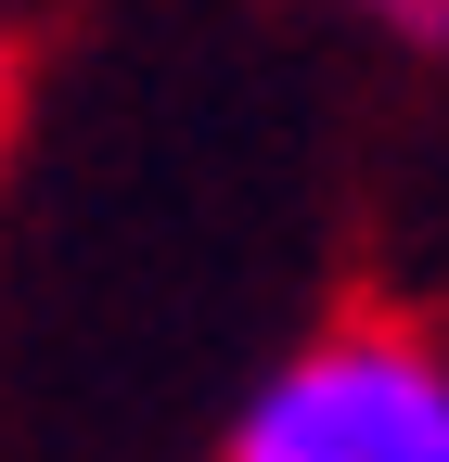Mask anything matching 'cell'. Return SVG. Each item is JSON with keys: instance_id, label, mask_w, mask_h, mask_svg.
I'll return each instance as SVG.
<instances>
[{"instance_id": "1", "label": "cell", "mask_w": 449, "mask_h": 462, "mask_svg": "<svg viewBox=\"0 0 449 462\" xmlns=\"http://www.w3.org/2000/svg\"><path fill=\"white\" fill-rule=\"evenodd\" d=\"M218 462H449V334L411 309H334L244 385Z\"/></svg>"}, {"instance_id": "2", "label": "cell", "mask_w": 449, "mask_h": 462, "mask_svg": "<svg viewBox=\"0 0 449 462\" xmlns=\"http://www.w3.org/2000/svg\"><path fill=\"white\" fill-rule=\"evenodd\" d=\"M334 14H360L372 39H399V51H436V65H449V0H334Z\"/></svg>"}, {"instance_id": "3", "label": "cell", "mask_w": 449, "mask_h": 462, "mask_svg": "<svg viewBox=\"0 0 449 462\" xmlns=\"http://www.w3.org/2000/svg\"><path fill=\"white\" fill-rule=\"evenodd\" d=\"M14 116H26V26H14V0H0V142H14Z\"/></svg>"}]
</instances>
